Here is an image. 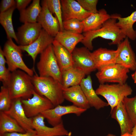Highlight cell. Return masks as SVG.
<instances>
[{
  "label": "cell",
  "mask_w": 136,
  "mask_h": 136,
  "mask_svg": "<svg viewBox=\"0 0 136 136\" xmlns=\"http://www.w3.org/2000/svg\"><path fill=\"white\" fill-rule=\"evenodd\" d=\"M63 21L72 19L83 21L91 14L86 10L76 1L61 0Z\"/></svg>",
  "instance_id": "cell-17"
},
{
  "label": "cell",
  "mask_w": 136,
  "mask_h": 136,
  "mask_svg": "<svg viewBox=\"0 0 136 136\" xmlns=\"http://www.w3.org/2000/svg\"><path fill=\"white\" fill-rule=\"evenodd\" d=\"M131 134L132 136H136V125L133 128Z\"/></svg>",
  "instance_id": "cell-40"
},
{
  "label": "cell",
  "mask_w": 136,
  "mask_h": 136,
  "mask_svg": "<svg viewBox=\"0 0 136 136\" xmlns=\"http://www.w3.org/2000/svg\"><path fill=\"white\" fill-rule=\"evenodd\" d=\"M3 50L6 60L8 68L11 72L19 69L31 77L33 76L34 71L28 67L23 60L22 51L19 46H17L14 43L12 39L8 40Z\"/></svg>",
  "instance_id": "cell-6"
},
{
  "label": "cell",
  "mask_w": 136,
  "mask_h": 136,
  "mask_svg": "<svg viewBox=\"0 0 136 136\" xmlns=\"http://www.w3.org/2000/svg\"><path fill=\"white\" fill-rule=\"evenodd\" d=\"M16 6L11 8L6 11L0 13V23L4 29L8 39H14L18 44V41L13 27L12 16Z\"/></svg>",
  "instance_id": "cell-29"
},
{
  "label": "cell",
  "mask_w": 136,
  "mask_h": 136,
  "mask_svg": "<svg viewBox=\"0 0 136 136\" xmlns=\"http://www.w3.org/2000/svg\"><path fill=\"white\" fill-rule=\"evenodd\" d=\"M117 50L100 48L91 52V55L96 69L116 63Z\"/></svg>",
  "instance_id": "cell-21"
},
{
  "label": "cell",
  "mask_w": 136,
  "mask_h": 136,
  "mask_svg": "<svg viewBox=\"0 0 136 136\" xmlns=\"http://www.w3.org/2000/svg\"><path fill=\"white\" fill-rule=\"evenodd\" d=\"M39 0H33L27 8L20 11L19 20L23 23H35L40 13L42 7Z\"/></svg>",
  "instance_id": "cell-28"
},
{
  "label": "cell",
  "mask_w": 136,
  "mask_h": 136,
  "mask_svg": "<svg viewBox=\"0 0 136 136\" xmlns=\"http://www.w3.org/2000/svg\"><path fill=\"white\" fill-rule=\"evenodd\" d=\"M0 136H2L0 135Z\"/></svg>",
  "instance_id": "cell-44"
},
{
  "label": "cell",
  "mask_w": 136,
  "mask_h": 136,
  "mask_svg": "<svg viewBox=\"0 0 136 136\" xmlns=\"http://www.w3.org/2000/svg\"><path fill=\"white\" fill-rule=\"evenodd\" d=\"M42 29L37 22L24 23L18 28L16 34L19 46H26L32 43L38 37Z\"/></svg>",
  "instance_id": "cell-16"
},
{
  "label": "cell",
  "mask_w": 136,
  "mask_h": 136,
  "mask_svg": "<svg viewBox=\"0 0 136 136\" xmlns=\"http://www.w3.org/2000/svg\"><path fill=\"white\" fill-rule=\"evenodd\" d=\"M111 17V15L103 9L99 10L96 13H91L82 21L84 27L83 32H86L99 28Z\"/></svg>",
  "instance_id": "cell-22"
},
{
  "label": "cell",
  "mask_w": 136,
  "mask_h": 136,
  "mask_svg": "<svg viewBox=\"0 0 136 136\" xmlns=\"http://www.w3.org/2000/svg\"><path fill=\"white\" fill-rule=\"evenodd\" d=\"M54 38L50 35L43 28L37 39L31 44L26 46H19L22 51L26 52L32 58L33 65L37 56L52 44Z\"/></svg>",
  "instance_id": "cell-15"
},
{
  "label": "cell",
  "mask_w": 136,
  "mask_h": 136,
  "mask_svg": "<svg viewBox=\"0 0 136 136\" xmlns=\"http://www.w3.org/2000/svg\"><path fill=\"white\" fill-rule=\"evenodd\" d=\"M122 102L131 121L136 125V95L131 98L126 97Z\"/></svg>",
  "instance_id": "cell-31"
},
{
  "label": "cell",
  "mask_w": 136,
  "mask_h": 136,
  "mask_svg": "<svg viewBox=\"0 0 136 136\" xmlns=\"http://www.w3.org/2000/svg\"><path fill=\"white\" fill-rule=\"evenodd\" d=\"M12 101L7 87L3 85L0 91V112L8 111L11 107Z\"/></svg>",
  "instance_id": "cell-32"
},
{
  "label": "cell",
  "mask_w": 136,
  "mask_h": 136,
  "mask_svg": "<svg viewBox=\"0 0 136 136\" xmlns=\"http://www.w3.org/2000/svg\"><path fill=\"white\" fill-rule=\"evenodd\" d=\"M106 136H116L115 135H114L113 134L109 133Z\"/></svg>",
  "instance_id": "cell-43"
},
{
  "label": "cell",
  "mask_w": 136,
  "mask_h": 136,
  "mask_svg": "<svg viewBox=\"0 0 136 136\" xmlns=\"http://www.w3.org/2000/svg\"><path fill=\"white\" fill-rule=\"evenodd\" d=\"M26 132L13 118L5 112H0V135L6 133Z\"/></svg>",
  "instance_id": "cell-27"
},
{
  "label": "cell",
  "mask_w": 136,
  "mask_h": 136,
  "mask_svg": "<svg viewBox=\"0 0 136 136\" xmlns=\"http://www.w3.org/2000/svg\"><path fill=\"white\" fill-rule=\"evenodd\" d=\"M131 77L134 81V82L136 84V69L135 72L132 74Z\"/></svg>",
  "instance_id": "cell-41"
},
{
  "label": "cell",
  "mask_w": 136,
  "mask_h": 136,
  "mask_svg": "<svg viewBox=\"0 0 136 136\" xmlns=\"http://www.w3.org/2000/svg\"><path fill=\"white\" fill-rule=\"evenodd\" d=\"M5 86L8 89L12 99L30 98L35 91L31 77L21 70L11 72L9 80Z\"/></svg>",
  "instance_id": "cell-3"
},
{
  "label": "cell",
  "mask_w": 136,
  "mask_h": 136,
  "mask_svg": "<svg viewBox=\"0 0 136 136\" xmlns=\"http://www.w3.org/2000/svg\"><path fill=\"white\" fill-rule=\"evenodd\" d=\"M121 136H132V135L131 134L127 133L121 135Z\"/></svg>",
  "instance_id": "cell-42"
},
{
  "label": "cell",
  "mask_w": 136,
  "mask_h": 136,
  "mask_svg": "<svg viewBox=\"0 0 136 136\" xmlns=\"http://www.w3.org/2000/svg\"><path fill=\"white\" fill-rule=\"evenodd\" d=\"M15 6H16V2L15 0H2L0 3V13L5 12Z\"/></svg>",
  "instance_id": "cell-36"
},
{
  "label": "cell",
  "mask_w": 136,
  "mask_h": 136,
  "mask_svg": "<svg viewBox=\"0 0 136 136\" xmlns=\"http://www.w3.org/2000/svg\"><path fill=\"white\" fill-rule=\"evenodd\" d=\"M1 47H0V65L5 66L7 61Z\"/></svg>",
  "instance_id": "cell-39"
},
{
  "label": "cell",
  "mask_w": 136,
  "mask_h": 136,
  "mask_svg": "<svg viewBox=\"0 0 136 136\" xmlns=\"http://www.w3.org/2000/svg\"><path fill=\"white\" fill-rule=\"evenodd\" d=\"M129 72L128 69L115 63L102 68L98 70L96 76L100 84L114 82L123 84L126 83Z\"/></svg>",
  "instance_id": "cell-7"
},
{
  "label": "cell",
  "mask_w": 136,
  "mask_h": 136,
  "mask_svg": "<svg viewBox=\"0 0 136 136\" xmlns=\"http://www.w3.org/2000/svg\"><path fill=\"white\" fill-rule=\"evenodd\" d=\"M91 52L85 47H76L72 54L75 67L89 75L96 69Z\"/></svg>",
  "instance_id": "cell-10"
},
{
  "label": "cell",
  "mask_w": 136,
  "mask_h": 136,
  "mask_svg": "<svg viewBox=\"0 0 136 136\" xmlns=\"http://www.w3.org/2000/svg\"><path fill=\"white\" fill-rule=\"evenodd\" d=\"M87 109L78 107L73 105L66 106L58 105L54 108L46 110L41 114L48 123L53 127L63 122L62 117L65 115L73 114L80 116Z\"/></svg>",
  "instance_id": "cell-9"
},
{
  "label": "cell",
  "mask_w": 136,
  "mask_h": 136,
  "mask_svg": "<svg viewBox=\"0 0 136 136\" xmlns=\"http://www.w3.org/2000/svg\"><path fill=\"white\" fill-rule=\"evenodd\" d=\"M64 30L81 34L83 32V25L82 21L74 18L63 21Z\"/></svg>",
  "instance_id": "cell-33"
},
{
  "label": "cell",
  "mask_w": 136,
  "mask_h": 136,
  "mask_svg": "<svg viewBox=\"0 0 136 136\" xmlns=\"http://www.w3.org/2000/svg\"><path fill=\"white\" fill-rule=\"evenodd\" d=\"M2 136H40L36 131L33 132H26L25 133H21L17 132L6 133Z\"/></svg>",
  "instance_id": "cell-37"
},
{
  "label": "cell",
  "mask_w": 136,
  "mask_h": 136,
  "mask_svg": "<svg viewBox=\"0 0 136 136\" xmlns=\"http://www.w3.org/2000/svg\"><path fill=\"white\" fill-rule=\"evenodd\" d=\"M80 85L90 107L97 110L109 106V104L100 99L93 89L91 76L88 75L82 80Z\"/></svg>",
  "instance_id": "cell-19"
},
{
  "label": "cell",
  "mask_w": 136,
  "mask_h": 136,
  "mask_svg": "<svg viewBox=\"0 0 136 136\" xmlns=\"http://www.w3.org/2000/svg\"><path fill=\"white\" fill-rule=\"evenodd\" d=\"M117 46L116 63L129 70L135 71L136 69V57L129 39L126 37Z\"/></svg>",
  "instance_id": "cell-13"
},
{
  "label": "cell",
  "mask_w": 136,
  "mask_h": 136,
  "mask_svg": "<svg viewBox=\"0 0 136 136\" xmlns=\"http://www.w3.org/2000/svg\"><path fill=\"white\" fill-rule=\"evenodd\" d=\"M41 5L42 10L37 18V22L49 35L55 37L60 31L58 20L49 10L46 0H42Z\"/></svg>",
  "instance_id": "cell-11"
},
{
  "label": "cell",
  "mask_w": 136,
  "mask_h": 136,
  "mask_svg": "<svg viewBox=\"0 0 136 136\" xmlns=\"http://www.w3.org/2000/svg\"><path fill=\"white\" fill-rule=\"evenodd\" d=\"M117 14L111 15L99 28L84 32V38L81 42L90 50L93 49L92 42L94 39L100 37L112 42L110 45L119 44L126 37L116 24Z\"/></svg>",
  "instance_id": "cell-1"
},
{
  "label": "cell",
  "mask_w": 136,
  "mask_h": 136,
  "mask_svg": "<svg viewBox=\"0 0 136 136\" xmlns=\"http://www.w3.org/2000/svg\"><path fill=\"white\" fill-rule=\"evenodd\" d=\"M59 66L62 72L73 65L72 53L56 40L52 44Z\"/></svg>",
  "instance_id": "cell-25"
},
{
  "label": "cell",
  "mask_w": 136,
  "mask_h": 136,
  "mask_svg": "<svg viewBox=\"0 0 136 136\" xmlns=\"http://www.w3.org/2000/svg\"><path fill=\"white\" fill-rule=\"evenodd\" d=\"M86 75L82 70L73 66L62 72L61 83L63 88L80 85Z\"/></svg>",
  "instance_id": "cell-24"
},
{
  "label": "cell",
  "mask_w": 136,
  "mask_h": 136,
  "mask_svg": "<svg viewBox=\"0 0 136 136\" xmlns=\"http://www.w3.org/2000/svg\"><path fill=\"white\" fill-rule=\"evenodd\" d=\"M118 21L117 25L121 30L126 37L132 40L136 39V30L133 28V24L136 22V10L128 16L122 17L117 15Z\"/></svg>",
  "instance_id": "cell-26"
},
{
  "label": "cell",
  "mask_w": 136,
  "mask_h": 136,
  "mask_svg": "<svg viewBox=\"0 0 136 136\" xmlns=\"http://www.w3.org/2000/svg\"><path fill=\"white\" fill-rule=\"evenodd\" d=\"M21 102L25 114L29 118H33L54 107L49 100L35 91L31 98L27 99H21Z\"/></svg>",
  "instance_id": "cell-8"
},
{
  "label": "cell",
  "mask_w": 136,
  "mask_h": 136,
  "mask_svg": "<svg viewBox=\"0 0 136 136\" xmlns=\"http://www.w3.org/2000/svg\"><path fill=\"white\" fill-rule=\"evenodd\" d=\"M48 9L52 14H55L59 21L60 31L64 30L63 27L61 1L59 0H46Z\"/></svg>",
  "instance_id": "cell-30"
},
{
  "label": "cell",
  "mask_w": 136,
  "mask_h": 136,
  "mask_svg": "<svg viewBox=\"0 0 136 136\" xmlns=\"http://www.w3.org/2000/svg\"><path fill=\"white\" fill-rule=\"evenodd\" d=\"M63 93L64 99L72 103L73 105L87 110L90 108L80 85L63 88Z\"/></svg>",
  "instance_id": "cell-20"
},
{
  "label": "cell",
  "mask_w": 136,
  "mask_h": 136,
  "mask_svg": "<svg viewBox=\"0 0 136 136\" xmlns=\"http://www.w3.org/2000/svg\"><path fill=\"white\" fill-rule=\"evenodd\" d=\"M84 38L83 34L64 30L60 31L54 39L72 53L76 45L81 42Z\"/></svg>",
  "instance_id": "cell-23"
},
{
  "label": "cell",
  "mask_w": 136,
  "mask_h": 136,
  "mask_svg": "<svg viewBox=\"0 0 136 136\" xmlns=\"http://www.w3.org/2000/svg\"><path fill=\"white\" fill-rule=\"evenodd\" d=\"M16 8L19 11L26 8L31 1V0H16Z\"/></svg>",
  "instance_id": "cell-38"
},
{
  "label": "cell",
  "mask_w": 136,
  "mask_h": 136,
  "mask_svg": "<svg viewBox=\"0 0 136 136\" xmlns=\"http://www.w3.org/2000/svg\"><path fill=\"white\" fill-rule=\"evenodd\" d=\"M11 72L5 66L0 65V80L3 85H6L8 82Z\"/></svg>",
  "instance_id": "cell-35"
},
{
  "label": "cell",
  "mask_w": 136,
  "mask_h": 136,
  "mask_svg": "<svg viewBox=\"0 0 136 136\" xmlns=\"http://www.w3.org/2000/svg\"><path fill=\"white\" fill-rule=\"evenodd\" d=\"M20 98L12 99L9 109L5 112L17 122L26 132L36 131L33 125V118H29L26 115Z\"/></svg>",
  "instance_id": "cell-14"
},
{
  "label": "cell",
  "mask_w": 136,
  "mask_h": 136,
  "mask_svg": "<svg viewBox=\"0 0 136 136\" xmlns=\"http://www.w3.org/2000/svg\"><path fill=\"white\" fill-rule=\"evenodd\" d=\"M96 94L102 96L107 100L112 109L124 98L131 95L132 90L126 83L109 85L100 84L95 90Z\"/></svg>",
  "instance_id": "cell-5"
},
{
  "label": "cell",
  "mask_w": 136,
  "mask_h": 136,
  "mask_svg": "<svg viewBox=\"0 0 136 136\" xmlns=\"http://www.w3.org/2000/svg\"><path fill=\"white\" fill-rule=\"evenodd\" d=\"M39 76L51 77L61 83L62 72L59 66L52 44L40 54L37 64Z\"/></svg>",
  "instance_id": "cell-4"
},
{
  "label": "cell",
  "mask_w": 136,
  "mask_h": 136,
  "mask_svg": "<svg viewBox=\"0 0 136 136\" xmlns=\"http://www.w3.org/2000/svg\"><path fill=\"white\" fill-rule=\"evenodd\" d=\"M31 81L35 91L48 99L54 107L63 102V88L59 81L51 77L37 75L31 77Z\"/></svg>",
  "instance_id": "cell-2"
},
{
  "label": "cell",
  "mask_w": 136,
  "mask_h": 136,
  "mask_svg": "<svg viewBox=\"0 0 136 136\" xmlns=\"http://www.w3.org/2000/svg\"><path fill=\"white\" fill-rule=\"evenodd\" d=\"M45 118L40 114L33 118L34 129L40 136H71L72 133L65 128L63 122L58 125L49 127L45 124Z\"/></svg>",
  "instance_id": "cell-12"
},
{
  "label": "cell",
  "mask_w": 136,
  "mask_h": 136,
  "mask_svg": "<svg viewBox=\"0 0 136 136\" xmlns=\"http://www.w3.org/2000/svg\"><path fill=\"white\" fill-rule=\"evenodd\" d=\"M77 1L86 10L91 13L98 12L96 8L97 0H77Z\"/></svg>",
  "instance_id": "cell-34"
},
{
  "label": "cell",
  "mask_w": 136,
  "mask_h": 136,
  "mask_svg": "<svg viewBox=\"0 0 136 136\" xmlns=\"http://www.w3.org/2000/svg\"><path fill=\"white\" fill-rule=\"evenodd\" d=\"M111 117L118 122L120 128L121 135L126 133H131L134 125L129 118L122 102L111 110Z\"/></svg>",
  "instance_id": "cell-18"
}]
</instances>
